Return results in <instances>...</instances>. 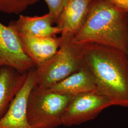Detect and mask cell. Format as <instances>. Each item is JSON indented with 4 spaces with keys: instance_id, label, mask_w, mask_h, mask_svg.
<instances>
[{
    "instance_id": "9",
    "label": "cell",
    "mask_w": 128,
    "mask_h": 128,
    "mask_svg": "<svg viewBox=\"0 0 128 128\" xmlns=\"http://www.w3.org/2000/svg\"><path fill=\"white\" fill-rule=\"evenodd\" d=\"M18 33L23 50L36 68L50 60L59 49L60 40L56 36L33 37Z\"/></svg>"
},
{
    "instance_id": "5",
    "label": "cell",
    "mask_w": 128,
    "mask_h": 128,
    "mask_svg": "<svg viewBox=\"0 0 128 128\" xmlns=\"http://www.w3.org/2000/svg\"><path fill=\"white\" fill-rule=\"evenodd\" d=\"M112 106L111 101L97 90L72 96L63 115L62 125L70 127L91 120Z\"/></svg>"
},
{
    "instance_id": "12",
    "label": "cell",
    "mask_w": 128,
    "mask_h": 128,
    "mask_svg": "<svg viewBox=\"0 0 128 128\" xmlns=\"http://www.w3.org/2000/svg\"><path fill=\"white\" fill-rule=\"evenodd\" d=\"M27 74L20 73L8 66L0 68V120L22 87Z\"/></svg>"
},
{
    "instance_id": "14",
    "label": "cell",
    "mask_w": 128,
    "mask_h": 128,
    "mask_svg": "<svg viewBox=\"0 0 128 128\" xmlns=\"http://www.w3.org/2000/svg\"><path fill=\"white\" fill-rule=\"evenodd\" d=\"M49 9L48 14L53 23H57L60 15L69 0H44Z\"/></svg>"
},
{
    "instance_id": "1",
    "label": "cell",
    "mask_w": 128,
    "mask_h": 128,
    "mask_svg": "<svg viewBox=\"0 0 128 128\" xmlns=\"http://www.w3.org/2000/svg\"><path fill=\"white\" fill-rule=\"evenodd\" d=\"M84 60L96 83V90L113 106L128 107V56L96 44L82 45Z\"/></svg>"
},
{
    "instance_id": "11",
    "label": "cell",
    "mask_w": 128,
    "mask_h": 128,
    "mask_svg": "<svg viewBox=\"0 0 128 128\" xmlns=\"http://www.w3.org/2000/svg\"><path fill=\"white\" fill-rule=\"evenodd\" d=\"M10 23L18 33L33 37H54L61 32L58 27L53 26L48 13L34 17L20 15L17 20Z\"/></svg>"
},
{
    "instance_id": "3",
    "label": "cell",
    "mask_w": 128,
    "mask_h": 128,
    "mask_svg": "<svg viewBox=\"0 0 128 128\" xmlns=\"http://www.w3.org/2000/svg\"><path fill=\"white\" fill-rule=\"evenodd\" d=\"M60 48L51 58L35 69L36 86L48 88L76 72L85 64L82 45L59 37Z\"/></svg>"
},
{
    "instance_id": "15",
    "label": "cell",
    "mask_w": 128,
    "mask_h": 128,
    "mask_svg": "<svg viewBox=\"0 0 128 128\" xmlns=\"http://www.w3.org/2000/svg\"><path fill=\"white\" fill-rule=\"evenodd\" d=\"M120 9L128 12V0H108Z\"/></svg>"
},
{
    "instance_id": "2",
    "label": "cell",
    "mask_w": 128,
    "mask_h": 128,
    "mask_svg": "<svg viewBox=\"0 0 128 128\" xmlns=\"http://www.w3.org/2000/svg\"><path fill=\"white\" fill-rule=\"evenodd\" d=\"M73 41L110 46L128 56V12L108 0H94L85 23Z\"/></svg>"
},
{
    "instance_id": "7",
    "label": "cell",
    "mask_w": 128,
    "mask_h": 128,
    "mask_svg": "<svg viewBox=\"0 0 128 128\" xmlns=\"http://www.w3.org/2000/svg\"><path fill=\"white\" fill-rule=\"evenodd\" d=\"M36 71L33 69L28 73L22 87L0 120V128H33L28 121L27 104L30 94L36 84Z\"/></svg>"
},
{
    "instance_id": "4",
    "label": "cell",
    "mask_w": 128,
    "mask_h": 128,
    "mask_svg": "<svg viewBox=\"0 0 128 128\" xmlns=\"http://www.w3.org/2000/svg\"><path fill=\"white\" fill-rule=\"evenodd\" d=\"M72 96L35 86L27 104V120L33 128H56L62 125L64 112Z\"/></svg>"
},
{
    "instance_id": "10",
    "label": "cell",
    "mask_w": 128,
    "mask_h": 128,
    "mask_svg": "<svg viewBox=\"0 0 128 128\" xmlns=\"http://www.w3.org/2000/svg\"><path fill=\"white\" fill-rule=\"evenodd\" d=\"M52 91L74 96L96 90L93 74L86 64L76 72L48 88Z\"/></svg>"
},
{
    "instance_id": "6",
    "label": "cell",
    "mask_w": 128,
    "mask_h": 128,
    "mask_svg": "<svg viewBox=\"0 0 128 128\" xmlns=\"http://www.w3.org/2000/svg\"><path fill=\"white\" fill-rule=\"evenodd\" d=\"M8 66L22 74H27L36 66L25 53L18 33L12 23L0 22V68Z\"/></svg>"
},
{
    "instance_id": "13",
    "label": "cell",
    "mask_w": 128,
    "mask_h": 128,
    "mask_svg": "<svg viewBox=\"0 0 128 128\" xmlns=\"http://www.w3.org/2000/svg\"><path fill=\"white\" fill-rule=\"evenodd\" d=\"M39 0H0V12L18 14Z\"/></svg>"
},
{
    "instance_id": "8",
    "label": "cell",
    "mask_w": 128,
    "mask_h": 128,
    "mask_svg": "<svg viewBox=\"0 0 128 128\" xmlns=\"http://www.w3.org/2000/svg\"><path fill=\"white\" fill-rule=\"evenodd\" d=\"M93 1L69 0L56 23L61 32L60 37L73 39L85 23Z\"/></svg>"
}]
</instances>
